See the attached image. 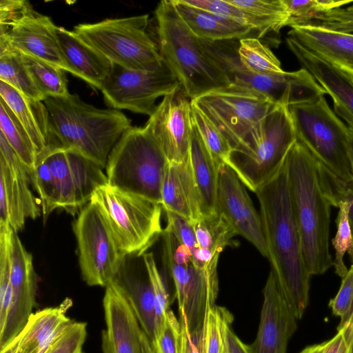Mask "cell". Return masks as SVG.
Segmentation results:
<instances>
[{"label": "cell", "instance_id": "6da1fadb", "mask_svg": "<svg viewBox=\"0 0 353 353\" xmlns=\"http://www.w3.org/2000/svg\"><path fill=\"white\" fill-rule=\"evenodd\" d=\"M254 193L259 203L271 270L285 299L299 320L308 305L311 275L304 263L292 210L285 157L276 172Z\"/></svg>", "mask_w": 353, "mask_h": 353}, {"label": "cell", "instance_id": "7a4b0ae2", "mask_svg": "<svg viewBox=\"0 0 353 353\" xmlns=\"http://www.w3.org/2000/svg\"><path fill=\"white\" fill-rule=\"evenodd\" d=\"M292 210L308 273L320 275L333 265L330 252V209L320 162L297 139L286 157Z\"/></svg>", "mask_w": 353, "mask_h": 353}, {"label": "cell", "instance_id": "3957f363", "mask_svg": "<svg viewBox=\"0 0 353 353\" xmlns=\"http://www.w3.org/2000/svg\"><path fill=\"white\" fill-rule=\"evenodd\" d=\"M49 116L54 145L75 152L105 168L108 156L131 120L115 109H101L77 94L43 101Z\"/></svg>", "mask_w": 353, "mask_h": 353}, {"label": "cell", "instance_id": "277c9868", "mask_svg": "<svg viewBox=\"0 0 353 353\" xmlns=\"http://www.w3.org/2000/svg\"><path fill=\"white\" fill-rule=\"evenodd\" d=\"M155 17L163 61L190 101L230 84L223 70L205 50L200 39L181 19L171 0L159 3Z\"/></svg>", "mask_w": 353, "mask_h": 353}, {"label": "cell", "instance_id": "5b68a950", "mask_svg": "<svg viewBox=\"0 0 353 353\" xmlns=\"http://www.w3.org/2000/svg\"><path fill=\"white\" fill-rule=\"evenodd\" d=\"M168 161L145 127H130L111 150L108 184L161 205V184Z\"/></svg>", "mask_w": 353, "mask_h": 353}, {"label": "cell", "instance_id": "8992f818", "mask_svg": "<svg viewBox=\"0 0 353 353\" xmlns=\"http://www.w3.org/2000/svg\"><path fill=\"white\" fill-rule=\"evenodd\" d=\"M296 140L288 106L276 104L232 151L227 165L254 192L276 172Z\"/></svg>", "mask_w": 353, "mask_h": 353}, {"label": "cell", "instance_id": "52a82bcc", "mask_svg": "<svg viewBox=\"0 0 353 353\" xmlns=\"http://www.w3.org/2000/svg\"><path fill=\"white\" fill-rule=\"evenodd\" d=\"M148 14L106 19L74 27L87 44L112 63L125 68L155 71L164 65L159 46L147 32Z\"/></svg>", "mask_w": 353, "mask_h": 353}, {"label": "cell", "instance_id": "ba28073f", "mask_svg": "<svg viewBox=\"0 0 353 353\" xmlns=\"http://www.w3.org/2000/svg\"><path fill=\"white\" fill-rule=\"evenodd\" d=\"M90 202L101 212L125 256H142L163 233L159 203L108 183L96 190Z\"/></svg>", "mask_w": 353, "mask_h": 353}, {"label": "cell", "instance_id": "9c48e42d", "mask_svg": "<svg viewBox=\"0 0 353 353\" xmlns=\"http://www.w3.org/2000/svg\"><path fill=\"white\" fill-rule=\"evenodd\" d=\"M200 41L205 50L223 70L230 84L263 93L271 98L276 104L289 106L310 103L325 94L321 85L304 68L293 72L284 71L273 76L250 72L239 59V39Z\"/></svg>", "mask_w": 353, "mask_h": 353}, {"label": "cell", "instance_id": "30bf717a", "mask_svg": "<svg viewBox=\"0 0 353 353\" xmlns=\"http://www.w3.org/2000/svg\"><path fill=\"white\" fill-rule=\"evenodd\" d=\"M288 109L296 139L334 174L350 182L349 128L331 109L325 95Z\"/></svg>", "mask_w": 353, "mask_h": 353}, {"label": "cell", "instance_id": "8fae6325", "mask_svg": "<svg viewBox=\"0 0 353 353\" xmlns=\"http://www.w3.org/2000/svg\"><path fill=\"white\" fill-rule=\"evenodd\" d=\"M191 102L221 132L232 151L276 105L263 93L234 84L210 91Z\"/></svg>", "mask_w": 353, "mask_h": 353}, {"label": "cell", "instance_id": "7c38bea8", "mask_svg": "<svg viewBox=\"0 0 353 353\" xmlns=\"http://www.w3.org/2000/svg\"><path fill=\"white\" fill-rule=\"evenodd\" d=\"M72 228L83 281L90 286L105 288L126 257L108 222L98 207L90 201L79 212Z\"/></svg>", "mask_w": 353, "mask_h": 353}, {"label": "cell", "instance_id": "4fadbf2b", "mask_svg": "<svg viewBox=\"0 0 353 353\" xmlns=\"http://www.w3.org/2000/svg\"><path fill=\"white\" fill-rule=\"evenodd\" d=\"M181 90L180 84L165 64L155 71L125 68L112 63L101 91L107 105L151 116L158 98Z\"/></svg>", "mask_w": 353, "mask_h": 353}, {"label": "cell", "instance_id": "5bb4252c", "mask_svg": "<svg viewBox=\"0 0 353 353\" xmlns=\"http://www.w3.org/2000/svg\"><path fill=\"white\" fill-rule=\"evenodd\" d=\"M217 265L201 269L192 260L176 263L171 258L164 263L174 282L180 315L185 318L189 333L199 353L208 313L214 306L218 294Z\"/></svg>", "mask_w": 353, "mask_h": 353}, {"label": "cell", "instance_id": "9a60e30c", "mask_svg": "<svg viewBox=\"0 0 353 353\" xmlns=\"http://www.w3.org/2000/svg\"><path fill=\"white\" fill-rule=\"evenodd\" d=\"M39 156L46 158L52 174L57 208L70 214H79L96 190L108 183L103 168L75 152L54 148Z\"/></svg>", "mask_w": 353, "mask_h": 353}, {"label": "cell", "instance_id": "2e32d148", "mask_svg": "<svg viewBox=\"0 0 353 353\" xmlns=\"http://www.w3.org/2000/svg\"><path fill=\"white\" fill-rule=\"evenodd\" d=\"M30 172L0 132V225H10L16 232L27 219L41 214L30 188Z\"/></svg>", "mask_w": 353, "mask_h": 353}, {"label": "cell", "instance_id": "e0dca14e", "mask_svg": "<svg viewBox=\"0 0 353 353\" xmlns=\"http://www.w3.org/2000/svg\"><path fill=\"white\" fill-rule=\"evenodd\" d=\"M217 212L230 225L236 234L251 243L268 259L260 213L256 210L245 185L227 164L219 168Z\"/></svg>", "mask_w": 353, "mask_h": 353}, {"label": "cell", "instance_id": "ac0fdd59", "mask_svg": "<svg viewBox=\"0 0 353 353\" xmlns=\"http://www.w3.org/2000/svg\"><path fill=\"white\" fill-rule=\"evenodd\" d=\"M12 301L7 320L0 328V350L24 327L36 303L37 275L32 254L22 244L17 232L12 229L10 241Z\"/></svg>", "mask_w": 353, "mask_h": 353}, {"label": "cell", "instance_id": "d6986e66", "mask_svg": "<svg viewBox=\"0 0 353 353\" xmlns=\"http://www.w3.org/2000/svg\"><path fill=\"white\" fill-rule=\"evenodd\" d=\"M168 162L181 163L189 157L192 128L191 101L181 90L163 97L145 125Z\"/></svg>", "mask_w": 353, "mask_h": 353}, {"label": "cell", "instance_id": "ffe728a7", "mask_svg": "<svg viewBox=\"0 0 353 353\" xmlns=\"http://www.w3.org/2000/svg\"><path fill=\"white\" fill-rule=\"evenodd\" d=\"M260 323L252 353H286L289 339L297 328L293 311L271 270L263 290Z\"/></svg>", "mask_w": 353, "mask_h": 353}, {"label": "cell", "instance_id": "44dd1931", "mask_svg": "<svg viewBox=\"0 0 353 353\" xmlns=\"http://www.w3.org/2000/svg\"><path fill=\"white\" fill-rule=\"evenodd\" d=\"M105 328L101 332L103 353H143V330L127 299L112 283L103 299Z\"/></svg>", "mask_w": 353, "mask_h": 353}, {"label": "cell", "instance_id": "7402d4cb", "mask_svg": "<svg viewBox=\"0 0 353 353\" xmlns=\"http://www.w3.org/2000/svg\"><path fill=\"white\" fill-rule=\"evenodd\" d=\"M51 19L34 9L15 23L4 35L20 52L70 73Z\"/></svg>", "mask_w": 353, "mask_h": 353}, {"label": "cell", "instance_id": "603a6c76", "mask_svg": "<svg viewBox=\"0 0 353 353\" xmlns=\"http://www.w3.org/2000/svg\"><path fill=\"white\" fill-rule=\"evenodd\" d=\"M286 43L302 68L312 74L332 99L334 111L353 128V75L287 37Z\"/></svg>", "mask_w": 353, "mask_h": 353}, {"label": "cell", "instance_id": "cb8c5ba5", "mask_svg": "<svg viewBox=\"0 0 353 353\" xmlns=\"http://www.w3.org/2000/svg\"><path fill=\"white\" fill-rule=\"evenodd\" d=\"M71 301L32 314L21 331L0 353H45L57 338L74 321L66 314Z\"/></svg>", "mask_w": 353, "mask_h": 353}, {"label": "cell", "instance_id": "d4e9b609", "mask_svg": "<svg viewBox=\"0 0 353 353\" xmlns=\"http://www.w3.org/2000/svg\"><path fill=\"white\" fill-rule=\"evenodd\" d=\"M161 206L192 222L201 218V204L188 158L181 163L168 162L161 184Z\"/></svg>", "mask_w": 353, "mask_h": 353}, {"label": "cell", "instance_id": "484cf974", "mask_svg": "<svg viewBox=\"0 0 353 353\" xmlns=\"http://www.w3.org/2000/svg\"><path fill=\"white\" fill-rule=\"evenodd\" d=\"M288 37L330 63L353 70V33L305 24L291 27Z\"/></svg>", "mask_w": 353, "mask_h": 353}, {"label": "cell", "instance_id": "4316f807", "mask_svg": "<svg viewBox=\"0 0 353 353\" xmlns=\"http://www.w3.org/2000/svg\"><path fill=\"white\" fill-rule=\"evenodd\" d=\"M57 34L70 73L101 90L112 63L74 31L57 26Z\"/></svg>", "mask_w": 353, "mask_h": 353}, {"label": "cell", "instance_id": "83f0119b", "mask_svg": "<svg viewBox=\"0 0 353 353\" xmlns=\"http://www.w3.org/2000/svg\"><path fill=\"white\" fill-rule=\"evenodd\" d=\"M0 98L10 108L28 132L37 157L54 145L50 116L43 101L31 100L0 81Z\"/></svg>", "mask_w": 353, "mask_h": 353}, {"label": "cell", "instance_id": "f1b7e54d", "mask_svg": "<svg viewBox=\"0 0 353 353\" xmlns=\"http://www.w3.org/2000/svg\"><path fill=\"white\" fill-rule=\"evenodd\" d=\"M127 299L140 325L152 343L157 330L155 300L153 290L146 274L143 278L125 265V258L110 282Z\"/></svg>", "mask_w": 353, "mask_h": 353}, {"label": "cell", "instance_id": "f546056e", "mask_svg": "<svg viewBox=\"0 0 353 353\" xmlns=\"http://www.w3.org/2000/svg\"><path fill=\"white\" fill-rule=\"evenodd\" d=\"M178 14L199 39L208 41L241 39L252 31L248 26L196 8L185 0H171Z\"/></svg>", "mask_w": 353, "mask_h": 353}, {"label": "cell", "instance_id": "4dcf8cb0", "mask_svg": "<svg viewBox=\"0 0 353 353\" xmlns=\"http://www.w3.org/2000/svg\"><path fill=\"white\" fill-rule=\"evenodd\" d=\"M189 159L200 196L202 216L216 214L220 164L211 155L193 121Z\"/></svg>", "mask_w": 353, "mask_h": 353}, {"label": "cell", "instance_id": "1f68e13d", "mask_svg": "<svg viewBox=\"0 0 353 353\" xmlns=\"http://www.w3.org/2000/svg\"><path fill=\"white\" fill-rule=\"evenodd\" d=\"M0 81L31 100L46 99L34 85L21 52L12 46L4 35H0Z\"/></svg>", "mask_w": 353, "mask_h": 353}, {"label": "cell", "instance_id": "d6a6232c", "mask_svg": "<svg viewBox=\"0 0 353 353\" xmlns=\"http://www.w3.org/2000/svg\"><path fill=\"white\" fill-rule=\"evenodd\" d=\"M0 130L11 148L32 172L38 155L36 148L25 128L1 98Z\"/></svg>", "mask_w": 353, "mask_h": 353}, {"label": "cell", "instance_id": "836d02e7", "mask_svg": "<svg viewBox=\"0 0 353 353\" xmlns=\"http://www.w3.org/2000/svg\"><path fill=\"white\" fill-rule=\"evenodd\" d=\"M21 54L34 85L46 99L65 97L70 94L65 71L29 55Z\"/></svg>", "mask_w": 353, "mask_h": 353}, {"label": "cell", "instance_id": "e575fe53", "mask_svg": "<svg viewBox=\"0 0 353 353\" xmlns=\"http://www.w3.org/2000/svg\"><path fill=\"white\" fill-rule=\"evenodd\" d=\"M238 54L243 66L251 73L273 76L284 72L278 58L258 38L239 39Z\"/></svg>", "mask_w": 353, "mask_h": 353}, {"label": "cell", "instance_id": "d590c367", "mask_svg": "<svg viewBox=\"0 0 353 353\" xmlns=\"http://www.w3.org/2000/svg\"><path fill=\"white\" fill-rule=\"evenodd\" d=\"M190 223L198 245L214 254H220L225 247L231 244L232 238L236 235L230 225L219 213L201 216Z\"/></svg>", "mask_w": 353, "mask_h": 353}, {"label": "cell", "instance_id": "8d00e7d4", "mask_svg": "<svg viewBox=\"0 0 353 353\" xmlns=\"http://www.w3.org/2000/svg\"><path fill=\"white\" fill-rule=\"evenodd\" d=\"M260 19L273 32L278 33L288 24L290 14L283 0H229Z\"/></svg>", "mask_w": 353, "mask_h": 353}, {"label": "cell", "instance_id": "74e56055", "mask_svg": "<svg viewBox=\"0 0 353 353\" xmlns=\"http://www.w3.org/2000/svg\"><path fill=\"white\" fill-rule=\"evenodd\" d=\"M188 3L218 16L248 26L257 32L258 37L270 32L266 26L257 17L231 3L229 0H185Z\"/></svg>", "mask_w": 353, "mask_h": 353}, {"label": "cell", "instance_id": "f35d334b", "mask_svg": "<svg viewBox=\"0 0 353 353\" xmlns=\"http://www.w3.org/2000/svg\"><path fill=\"white\" fill-rule=\"evenodd\" d=\"M350 204V201L347 199L338 203L339 212L336 219L337 229L334 237L332 239L335 254L333 266L335 273L341 278H343L348 272L343 260L345 254L347 252L350 259L353 257V239L347 216Z\"/></svg>", "mask_w": 353, "mask_h": 353}, {"label": "cell", "instance_id": "ab89813d", "mask_svg": "<svg viewBox=\"0 0 353 353\" xmlns=\"http://www.w3.org/2000/svg\"><path fill=\"white\" fill-rule=\"evenodd\" d=\"M192 118L207 148L214 160L228 164L232 148L215 125L192 102Z\"/></svg>", "mask_w": 353, "mask_h": 353}, {"label": "cell", "instance_id": "60d3db41", "mask_svg": "<svg viewBox=\"0 0 353 353\" xmlns=\"http://www.w3.org/2000/svg\"><path fill=\"white\" fill-rule=\"evenodd\" d=\"M32 185L38 193L43 219L57 209V198L54 178L43 156H38L35 166L30 173Z\"/></svg>", "mask_w": 353, "mask_h": 353}, {"label": "cell", "instance_id": "b9f144b4", "mask_svg": "<svg viewBox=\"0 0 353 353\" xmlns=\"http://www.w3.org/2000/svg\"><path fill=\"white\" fill-rule=\"evenodd\" d=\"M142 257L146 274L154 295L157 334L164 321L166 312L170 310V297L163 277L157 268L153 253L145 252L142 254Z\"/></svg>", "mask_w": 353, "mask_h": 353}, {"label": "cell", "instance_id": "7bdbcfd3", "mask_svg": "<svg viewBox=\"0 0 353 353\" xmlns=\"http://www.w3.org/2000/svg\"><path fill=\"white\" fill-rule=\"evenodd\" d=\"M181 323L169 310L151 343L154 353H181Z\"/></svg>", "mask_w": 353, "mask_h": 353}, {"label": "cell", "instance_id": "ee69618b", "mask_svg": "<svg viewBox=\"0 0 353 353\" xmlns=\"http://www.w3.org/2000/svg\"><path fill=\"white\" fill-rule=\"evenodd\" d=\"M321 173L323 186L332 206L337 207L340 201L345 199L350 201L347 216L353 239V185L336 176L322 164ZM350 260L353 265V257Z\"/></svg>", "mask_w": 353, "mask_h": 353}, {"label": "cell", "instance_id": "f6af8a7d", "mask_svg": "<svg viewBox=\"0 0 353 353\" xmlns=\"http://www.w3.org/2000/svg\"><path fill=\"white\" fill-rule=\"evenodd\" d=\"M86 336L87 323L74 321L45 353H78L83 350Z\"/></svg>", "mask_w": 353, "mask_h": 353}, {"label": "cell", "instance_id": "bcb514c9", "mask_svg": "<svg viewBox=\"0 0 353 353\" xmlns=\"http://www.w3.org/2000/svg\"><path fill=\"white\" fill-rule=\"evenodd\" d=\"M309 24L335 31L353 33V5L321 13Z\"/></svg>", "mask_w": 353, "mask_h": 353}, {"label": "cell", "instance_id": "7dc6e473", "mask_svg": "<svg viewBox=\"0 0 353 353\" xmlns=\"http://www.w3.org/2000/svg\"><path fill=\"white\" fill-rule=\"evenodd\" d=\"M290 14L288 26L292 27L314 21L323 10L318 0H283Z\"/></svg>", "mask_w": 353, "mask_h": 353}, {"label": "cell", "instance_id": "c3c4849f", "mask_svg": "<svg viewBox=\"0 0 353 353\" xmlns=\"http://www.w3.org/2000/svg\"><path fill=\"white\" fill-rule=\"evenodd\" d=\"M164 212L167 219L165 228L170 230L179 242L187 248L192 255L199 245L191 223L177 214L168 211Z\"/></svg>", "mask_w": 353, "mask_h": 353}, {"label": "cell", "instance_id": "681fc988", "mask_svg": "<svg viewBox=\"0 0 353 353\" xmlns=\"http://www.w3.org/2000/svg\"><path fill=\"white\" fill-rule=\"evenodd\" d=\"M201 353H223L219 310L215 305L208 313Z\"/></svg>", "mask_w": 353, "mask_h": 353}, {"label": "cell", "instance_id": "f907efd6", "mask_svg": "<svg viewBox=\"0 0 353 353\" xmlns=\"http://www.w3.org/2000/svg\"><path fill=\"white\" fill-rule=\"evenodd\" d=\"M33 10L25 0H1L0 2V34L8 32L17 21Z\"/></svg>", "mask_w": 353, "mask_h": 353}, {"label": "cell", "instance_id": "816d5d0a", "mask_svg": "<svg viewBox=\"0 0 353 353\" xmlns=\"http://www.w3.org/2000/svg\"><path fill=\"white\" fill-rule=\"evenodd\" d=\"M353 303V265L342 278L336 295L330 301L329 306L333 314L343 319L348 314Z\"/></svg>", "mask_w": 353, "mask_h": 353}, {"label": "cell", "instance_id": "f5cc1de1", "mask_svg": "<svg viewBox=\"0 0 353 353\" xmlns=\"http://www.w3.org/2000/svg\"><path fill=\"white\" fill-rule=\"evenodd\" d=\"M223 343V353H252L250 346L243 343L231 328L232 317L229 312L219 307Z\"/></svg>", "mask_w": 353, "mask_h": 353}, {"label": "cell", "instance_id": "db71d44e", "mask_svg": "<svg viewBox=\"0 0 353 353\" xmlns=\"http://www.w3.org/2000/svg\"><path fill=\"white\" fill-rule=\"evenodd\" d=\"M323 353H352L341 330L338 331L332 339L326 341Z\"/></svg>", "mask_w": 353, "mask_h": 353}, {"label": "cell", "instance_id": "11a10c76", "mask_svg": "<svg viewBox=\"0 0 353 353\" xmlns=\"http://www.w3.org/2000/svg\"><path fill=\"white\" fill-rule=\"evenodd\" d=\"M181 327V353H199L189 333L185 318L180 315Z\"/></svg>", "mask_w": 353, "mask_h": 353}, {"label": "cell", "instance_id": "9f6ffc18", "mask_svg": "<svg viewBox=\"0 0 353 353\" xmlns=\"http://www.w3.org/2000/svg\"><path fill=\"white\" fill-rule=\"evenodd\" d=\"M343 332L345 339L353 353V303L347 316L341 320L337 331Z\"/></svg>", "mask_w": 353, "mask_h": 353}, {"label": "cell", "instance_id": "6f0895ef", "mask_svg": "<svg viewBox=\"0 0 353 353\" xmlns=\"http://www.w3.org/2000/svg\"><path fill=\"white\" fill-rule=\"evenodd\" d=\"M349 128V141H348V152H349V158L351 165V174L352 177L351 180L349 183H350L353 185V128Z\"/></svg>", "mask_w": 353, "mask_h": 353}, {"label": "cell", "instance_id": "680465c9", "mask_svg": "<svg viewBox=\"0 0 353 353\" xmlns=\"http://www.w3.org/2000/svg\"><path fill=\"white\" fill-rule=\"evenodd\" d=\"M326 341L320 344L306 347L300 353H323Z\"/></svg>", "mask_w": 353, "mask_h": 353}, {"label": "cell", "instance_id": "91938a15", "mask_svg": "<svg viewBox=\"0 0 353 353\" xmlns=\"http://www.w3.org/2000/svg\"><path fill=\"white\" fill-rule=\"evenodd\" d=\"M142 351L143 353H154L151 342L144 332L142 334Z\"/></svg>", "mask_w": 353, "mask_h": 353}, {"label": "cell", "instance_id": "94428289", "mask_svg": "<svg viewBox=\"0 0 353 353\" xmlns=\"http://www.w3.org/2000/svg\"><path fill=\"white\" fill-rule=\"evenodd\" d=\"M350 74H352L353 75V70L352 71H350V70H347Z\"/></svg>", "mask_w": 353, "mask_h": 353}, {"label": "cell", "instance_id": "6125c7cd", "mask_svg": "<svg viewBox=\"0 0 353 353\" xmlns=\"http://www.w3.org/2000/svg\"><path fill=\"white\" fill-rule=\"evenodd\" d=\"M78 353H84V352H83V350H82L79 351Z\"/></svg>", "mask_w": 353, "mask_h": 353}]
</instances>
